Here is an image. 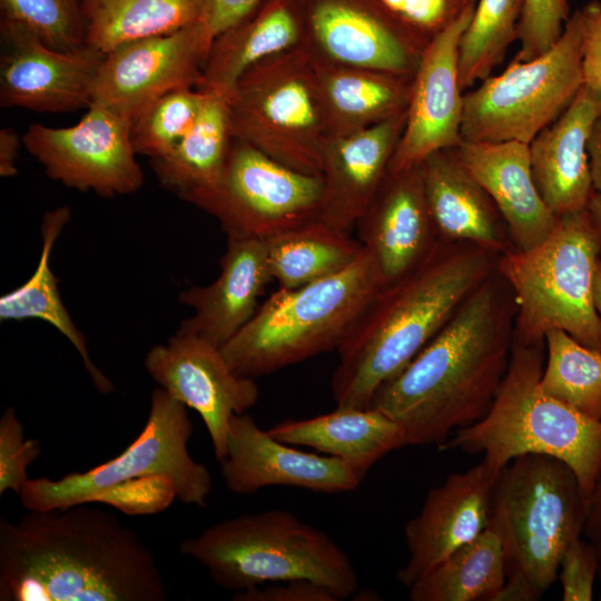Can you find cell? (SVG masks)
Here are the masks:
<instances>
[{"mask_svg": "<svg viewBox=\"0 0 601 601\" xmlns=\"http://www.w3.org/2000/svg\"><path fill=\"white\" fill-rule=\"evenodd\" d=\"M265 242L269 273L280 288H296L335 275L364 250L358 239L318 218Z\"/></svg>", "mask_w": 601, "mask_h": 601, "instance_id": "33", "label": "cell"}, {"mask_svg": "<svg viewBox=\"0 0 601 601\" xmlns=\"http://www.w3.org/2000/svg\"><path fill=\"white\" fill-rule=\"evenodd\" d=\"M583 538L592 544L597 552L599 560L598 580L601 582V469L587 499Z\"/></svg>", "mask_w": 601, "mask_h": 601, "instance_id": "45", "label": "cell"}, {"mask_svg": "<svg viewBox=\"0 0 601 601\" xmlns=\"http://www.w3.org/2000/svg\"><path fill=\"white\" fill-rule=\"evenodd\" d=\"M0 105L36 112L88 108L105 53L49 48L22 24L1 19Z\"/></svg>", "mask_w": 601, "mask_h": 601, "instance_id": "17", "label": "cell"}, {"mask_svg": "<svg viewBox=\"0 0 601 601\" xmlns=\"http://www.w3.org/2000/svg\"><path fill=\"white\" fill-rule=\"evenodd\" d=\"M179 550L201 564L217 585L236 592L303 579L343 600L358 587L354 565L335 541L286 510L226 519L181 541Z\"/></svg>", "mask_w": 601, "mask_h": 601, "instance_id": "7", "label": "cell"}, {"mask_svg": "<svg viewBox=\"0 0 601 601\" xmlns=\"http://www.w3.org/2000/svg\"><path fill=\"white\" fill-rule=\"evenodd\" d=\"M227 102L234 138L284 166L321 176L331 138L316 65L304 47L249 68Z\"/></svg>", "mask_w": 601, "mask_h": 601, "instance_id": "10", "label": "cell"}, {"mask_svg": "<svg viewBox=\"0 0 601 601\" xmlns=\"http://www.w3.org/2000/svg\"><path fill=\"white\" fill-rule=\"evenodd\" d=\"M587 496L573 471L542 454L499 473L490 525L503 548L506 581L496 601H536L558 579L566 549L583 536Z\"/></svg>", "mask_w": 601, "mask_h": 601, "instance_id": "4", "label": "cell"}, {"mask_svg": "<svg viewBox=\"0 0 601 601\" xmlns=\"http://www.w3.org/2000/svg\"><path fill=\"white\" fill-rule=\"evenodd\" d=\"M22 138L13 128L0 130V176L13 177L18 173L17 160Z\"/></svg>", "mask_w": 601, "mask_h": 601, "instance_id": "46", "label": "cell"}, {"mask_svg": "<svg viewBox=\"0 0 601 601\" xmlns=\"http://www.w3.org/2000/svg\"><path fill=\"white\" fill-rule=\"evenodd\" d=\"M593 303L601 319V258L599 259L593 280Z\"/></svg>", "mask_w": 601, "mask_h": 601, "instance_id": "49", "label": "cell"}, {"mask_svg": "<svg viewBox=\"0 0 601 601\" xmlns=\"http://www.w3.org/2000/svg\"><path fill=\"white\" fill-rule=\"evenodd\" d=\"M380 2L385 7L388 12H391L395 18L401 21V13L403 10L404 0H380Z\"/></svg>", "mask_w": 601, "mask_h": 601, "instance_id": "50", "label": "cell"}, {"mask_svg": "<svg viewBox=\"0 0 601 601\" xmlns=\"http://www.w3.org/2000/svg\"><path fill=\"white\" fill-rule=\"evenodd\" d=\"M219 463L226 487L236 494L272 485L342 493L356 490L364 479L341 459L303 452L273 437L248 413L230 418Z\"/></svg>", "mask_w": 601, "mask_h": 601, "instance_id": "19", "label": "cell"}, {"mask_svg": "<svg viewBox=\"0 0 601 601\" xmlns=\"http://www.w3.org/2000/svg\"><path fill=\"white\" fill-rule=\"evenodd\" d=\"M303 47L321 62L414 76L426 41L358 0H314Z\"/></svg>", "mask_w": 601, "mask_h": 601, "instance_id": "18", "label": "cell"}, {"mask_svg": "<svg viewBox=\"0 0 601 601\" xmlns=\"http://www.w3.org/2000/svg\"><path fill=\"white\" fill-rule=\"evenodd\" d=\"M497 274V273H496ZM493 274L461 304L424 348L375 394L407 445H443L490 410L509 367L515 306Z\"/></svg>", "mask_w": 601, "mask_h": 601, "instance_id": "2", "label": "cell"}, {"mask_svg": "<svg viewBox=\"0 0 601 601\" xmlns=\"http://www.w3.org/2000/svg\"><path fill=\"white\" fill-rule=\"evenodd\" d=\"M71 218L68 206L47 211L41 221L42 248L36 270L18 288L0 298L1 321L37 318L58 329L77 349L95 387L112 392L111 381L91 361L83 334L73 323L60 297L58 280L50 267L53 245Z\"/></svg>", "mask_w": 601, "mask_h": 601, "instance_id": "30", "label": "cell"}, {"mask_svg": "<svg viewBox=\"0 0 601 601\" xmlns=\"http://www.w3.org/2000/svg\"><path fill=\"white\" fill-rule=\"evenodd\" d=\"M322 176L308 175L231 138L217 180L181 199L213 216L227 237L268 239L319 216Z\"/></svg>", "mask_w": 601, "mask_h": 601, "instance_id": "12", "label": "cell"}, {"mask_svg": "<svg viewBox=\"0 0 601 601\" xmlns=\"http://www.w3.org/2000/svg\"><path fill=\"white\" fill-rule=\"evenodd\" d=\"M421 170L440 240L473 244L497 256L511 249L496 207L460 162L454 148L431 154Z\"/></svg>", "mask_w": 601, "mask_h": 601, "instance_id": "26", "label": "cell"}, {"mask_svg": "<svg viewBox=\"0 0 601 601\" xmlns=\"http://www.w3.org/2000/svg\"><path fill=\"white\" fill-rule=\"evenodd\" d=\"M187 406L161 387L151 392L146 424L137 439L118 456L82 473L61 479H28L20 490L28 511L65 509L81 503H124L129 490L174 492L186 504L205 506L213 490L207 467L187 449L193 423Z\"/></svg>", "mask_w": 601, "mask_h": 601, "instance_id": "8", "label": "cell"}, {"mask_svg": "<svg viewBox=\"0 0 601 601\" xmlns=\"http://www.w3.org/2000/svg\"><path fill=\"white\" fill-rule=\"evenodd\" d=\"M37 440L24 439V430L16 408L9 406L0 417V494L13 491L18 495L28 481L27 469L40 455Z\"/></svg>", "mask_w": 601, "mask_h": 601, "instance_id": "40", "label": "cell"}, {"mask_svg": "<svg viewBox=\"0 0 601 601\" xmlns=\"http://www.w3.org/2000/svg\"><path fill=\"white\" fill-rule=\"evenodd\" d=\"M475 3H467L423 49L412 80L405 126L388 173L416 167L431 154L461 144L459 46Z\"/></svg>", "mask_w": 601, "mask_h": 601, "instance_id": "16", "label": "cell"}, {"mask_svg": "<svg viewBox=\"0 0 601 601\" xmlns=\"http://www.w3.org/2000/svg\"><path fill=\"white\" fill-rule=\"evenodd\" d=\"M314 61L331 140L407 109L413 76Z\"/></svg>", "mask_w": 601, "mask_h": 601, "instance_id": "29", "label": "cell"}, {"mask_svg": "<svg viewBox=\"0 0 601 601\" xmlns=\"http://www.w3.org/2000/svg\"><path fill=\"white\" fill-rule=\"evenodd\" d=\"M1 19L22 24L49 48L70 51L85 46L80 0H0Z\"/></svg>", "mask_w": 601, "mask_h": 601, "instance_id": "38", "label": "cell"}, {"mask_svg": "<svg viewBox=\"0 0 601 601\" xmlns=\"http://www.w3.org/2000/svg\"><path fill=\"white\" fill-rule=\"evenodd\" d=\"M542 345L514 341L508 371L487 413L455 431L439 449L482 453L483 461L497 471L525 454L552 456L573 471L588 499L601 469V420L542 390Z\"/></svg>", "mask_w": 601, "mask_h": 601, "instance_id": "5", "label": "cell"}, {"mask_svg": "<svg viewBox=\"0 0 601 601\" xmlns=\"http://www.w3.org/2000/svg\"><path fill=\"white\" fill-rule=\"evenodd\" d=\"M236 601H338L329 588L311 580L274 582L237 591Z\"/></svg>", "mask_w": 601, "mask_h": 601, "instance_id": "42", "label": "cell"}, {"mask_svg": "<svg viewBox=\"0 0 601 601\" xmlns=\"http://www.w3.org/2000/svg\"><path fill=\"white\" fill-rule=\"evenodd\" d=\"M582 12V86L601 97V3L592 1Z\"/></svg>", "mask_w": 601, "mask_h": 601, "instance_id": "43", "label": "cell"}, {"mask_svg": "<svg viewBox=\"0 0 601 601\" xmlns=\"http://www.w3.org/2000/svg\"><path fill=\"white\" fill-rule=\"evenodd\" d=\"M587 210L591 218V221L598 231L600 242H601V194L593 191L589 203L587 205Z\"/></svg>", "mask_w": 601, "mask_h": 601, "instance_id": "48", "label": "cell"}, {"mask_svg": "<svg viewBox=\"0 0 601 601\" xmlns=\"http://www.w3.org/2000/svg\"><path fill=\"white\" fill-rule=\"evenodd\" d=\"M454 151L493 201L515 249L530 250L552 234L558 217L542 200L533 181L529 144L462 139Z\"/></svg>", "mask_w": 601, "mask_h": 601, "instance_id": "23", "label": "cell"}, {"mask_svg": "<svg viewBox=\"0 0 601 601\" xmlns=\"http://www.w3.org/2000/svg\"><path fill=\"white\" fill-rule=\"evenodd\" d=\"M355 229L383 286L417 267L440 240L428 210L421 165L387 173Z\"/></svg>", "mask_w": 601, "mask_h": 601, "instance_id": "21", "label": "cell"}, {"mask_svg": "<svg viewBox=\"0 0 601 601\" xmlns=\"http://www.w3.org/2000/svg\"><path fill=\"white\" fill-rule=\"evenodd\" d=\"M569 1V0H568Z\"/></svg>", "mask_w": 601, "mask_h": 601, "instance_id": "51", "label": "cell"}, {"mask_svg": "<svg viewBox=\"0 0 601 601\" xmlns=\"http://www.w3.org/2000/svg\"><path fill=\"white\" fill-rule=\"evenodd\" d=\"M91 503L0 518V601H164L144 540Z\"/></svg>", "mask_w": 601, "mask_h": 601, "instance_id": "1", "label": "cell"}, {"mask_svg": "<svg viewBox=\"0 0 601 601\" xmlns=\"http://www.w3.org/2000/svg\"><path fill=\"white\" fill-rule=\"evenodd\" d=\"M144 365L159 387L200 415L220 462L226 455L230 418L258 401L255 378L237 375L219 346L179 331L165 344L152 346Z\"/></svg>", "mask_w": 601, "mask_h": 601, "instance_id": "15", "label": "cell"}, {"mask_svg": "<svg viewBox=\"0 0 601 601\" xmlns=\"http://www.w3.org/2000/svg\"><path fill=\"white\" fill-rule=\"evenodd\" d=\"M601 242L585 209L558 217L552 234L530 250L499 255L496 273L509 286L515 309L514 341L544 343L561 329L601 352V319L593 303V280Z\"/></svg>", "mask_w": 601, "mask_h": 601, "instance_id": "9", "label": "cell"}, {"mask_svg": "<svg viewBox=\"0 0 601 601\" xmlns=\"http://www.w3.org/2000/svg\"><path fill=\"white\" fill-rule=\"evenodd\" d=\"M582 12L575 10L554 46L542 56L512 60L463 95V140L530 144L571 104L582 87Z\"/></svg>", "mask_w": 601, "mask_h": 601, "instance_id": "11", "label": "cell"}, {"mask_svg": "<svg viewBox=\"0 0 601 601\" xmlns=\"http://www.w3.org/2000/svg\"><path fill=\"white\" fill-rule=\"evenodd\" d=\"M205 93L196 88L171 91L157 99L132 124L131 141L137 155L150 160L169 155L194 125Z\"/></svg>", "mask_w": 601, "mask_h": 601, "instance_id": "37", "label": "cell"}, {"mask_svg": "<svg viewBox=\"0 0 601 601\" xmlns=\"http://www.w3.org/2000/svg\"><path fill=\"white\" fill-rule=\"evenodd\" d=\"M558 578L563 601L592 600L594 582L599 579V560L594 548L583 536L564 552Z\"/></svg>", "mask_w": 601, "mask_h": 601, "instance_id": "41", "label": "cell"}, {"mask_svg": "<svg viewBox=\"0 0 601 601\" xmlns=\"http://www.w3.org/2000/svg\"><path fill=\"white\" fill-rule=\"evenodd\" d=\"M305 22L286 0L259 3L214 38L196 89L227 98L237 80L266 58L303 47Z\"/></svg>", "mask_w": 601, "mask_h": 601, "instance_id": "27", "label": "cell"}, {"mask_svg": "<svg viewBox=\"0 0 601 601\" xmlns=\"http://www.w3.org/2000/svg\"><path fill=\"white\" fill-rule=\"evenodd\" d=\"M267 432L284 443L341 459L363 477L380 459L407 445L402 426L374 407L337 406L311 418L285 420Z\"/></svg>", "mask_w": 601, "mask_h": 601, "instance_id": "28", "label": "cell"}, {"mask_svg": "<svg viewBox=\"0 0 601 601\" xmlns=\"http://www.w3.org/2000/svg\"><path fill=\"white\" fill-rule=\"evenodd\" d=\"M405 121L406 110L327 142L322 159L318 219L352 234L388 173Z\"/></svg>", "mask_w": 601, "mask_h": 601, "instance_id": "22", "label": "cell"}, {"mask_svg": "<svg viewBox=\"0 0 601 601\" xmlns=\"http://www.w3.org/2000/svg\"><path fill=\"white\" fill-rule=\"evenodd\" d=\"M87 109L70 127L29 126L22 145L49 178L67 187L101 197L136 193L144 173L131 141L132 121L100 102Z\"/></svg>", "mask_w": 601, "mask_h": 601, "instance_id": "13", "label": "cell"}, {"mask_svg": "<svg viewBox=\"0 0 601 601\" xmlns=\"http://www.w3.org/2000/svg\"><path fill=\"white\" fill-rule=\"evenodd\" d=\"M569 17L568 0H523L518 24L520 49L513 60L528 61L549 51Z\"/></svg>", "mask_w": 601, "mask_h": 601, "instance_id": "39", "label": "cell"}, {"mask_svg": "<svg viewBox=\"0 0 601 601\" xmlns=\"http://www.w3.org/2000/svg\"><path fill=\"white\" fill-rule=\"evenodd\" d=\"M506 581L501 540L489 526L408 589L412 601H496Z\"/></svg>", "mask_w": 601, "mask_h": 601, "instance_id": "34", "label": "cell"}, {"mask_svg": "<svg viewBox=\"0 0 601 601\" xmlns=\"http://www.w3.org/2000/svg\"><path fill=\"white\" fill-rule=\"evenodd\" d=\"M364 248V247H363ZM383 287L368 253L344 270L296 288H278L220 348L239 376L257 378L338 348Z\"/></svg>", "mask_w": 601, "mask_h": 601, "instance_id": "6", "label": "cell"}, {"mask_svg": "<svg viewBox=\"0 0 601 601\" xmlns=\"http://www.w3.org/2000/svg\"><path fill=\"white\" fill-rule=\"evenodd\" d=\"M495 254L439 240L430 255L372 298L337 348L331 387L337 406L368 408L494 270Z\"/></svg>", "mask_w": 601, "mask_h": 601, "instance_id": "3", "label": "cell"}, {"mask_svg": "<svg viewBox=\"0 0 601 601\" xmlns=\"http://www.w3.org/2000/svg\"><path fill=\"white\" fill-rule=\"evenodd\" d=\"M85 45L107 53L203 20L205 0H80Z\"/></svg>", "mask_w": 601, "mask_h": 601, "instance_id": "32", "label": "cell"}, {"mask_svg": "<svg viewBox=\"0 0 601 601\" xmlns=\"http://www.w3.org/2000/svg\"><path fill=\"white\" fill-rule=\"evenodd\" d=\"M601 97L581 87L569 107L529 144L536 189L556 216L587 208L593 194L588 140Z\"/></svg>", "mask_w": 601, "mask_h": 601, "instance_id": "25", "label": "cell"}, {"mask_svg": "<svg viewBox=\"0 0 601 601\" xmlns=\"http://www.w3.org/2000/svg\"><path fill=\"white\" fill-rule=\"evenodd\" d=\"M542 390L580 413L601 420V352L561 329L544 335Z\"/></svg>", "mask_w": 601, "mask_h": 601, "instance_id": "35", "label": "cell"}, {"mask_svg": "<svg viewBox=\"0 0 601 601\" xmlns=\"http://www.w3.org/2000/svg\"><path fill=\"white\" fill-rule=\"evenodd\" d=\"M260 0H205L203 23L209 39L237 23L250 12Z\"/></svg>", "mask_w": 601, "mask_h": 601, "instance_id": "44", "label": "cell"}, {"mask_svg": "<svg viewBox=\"0 0 601 601\" xmlns=\"http://www.w3.org/2000/svg\"><path fill=\"white\" fill-rule=\"evenodd\" d=\"M270 280L266 242L227 237L217 278L209 285L190 286L179 293L178 302L191 307L194 314L177 331L221 347L254 316Z\"/></svg>", "mask_w": 601, "mask_h": 601, "instance_id": "24", "label": "cell"}, {"mask_svg": "<svg viewBox=\"0 0 601 601\" xmlns=\"http://www.w3.org/2000/svg\"><path fill=\"white\" fill-rule=\"evenodd\" d=\"M523 0H479L459 46L460 86L467 89L491 76L518 39Z\"/></svg>", "mask_w": 601, "mask_h": 601, "instance_id": "36", "label": "cell"}, {"mask_svg": "<svg viewBox=\"0 0 601 601\" xmlns=\"http://www.w3.org/2000/svg\"><path fill=\"white\" fill-rule=\"evenodd\" d=\"M204 93L199 114L188 132L169 155L150 160L160 185L180 198L217 180L233 138L227 98Z\"/></svg>", "mask_w": 601, "mask_h": 601, "instance_id": "31", "label": "cell"}, {"mask_svg": "<svg viewBox=\"0 0 601 601\" xmlns=\"http://www.w3.org/2000/svg\"><path fill=\"white\" fill-rule=\"evenodd\" d=\"M588 155L593 189L601 194V114L597 118L588 140Z\"/></svg>", "mask_w": 601, "mask_h": 601, "instance_id": "47", "label": "cell"}, {"mask_svg": "<svg viewBox=\"0 0 601 601\" xmlns=\"http://www.w3.org/2000/svg\"><path fill=\"white\" fill-rule=\"evenodd\" d=\"M499 473L482 460L464 472L451 473L441 485L428 490L421 511L404 526L408 559L397 570L398 582L410 588L489 526Z\"/></svg>", "mask_w": 601, "mask_h": 601, "instance_id": "20", "label": "cell"}, {"mask_svg": "<svg viewBox=\"0 0 601 601\" xmlns=\"http://www.w3.org/2000/svg\"><path fill=\"white\" fill-rule=\"evenodd\" d=\"M210 45L203 20L122 45L104 55L92 101L112 108L134 124L162 96L197 87Z\"/></svg>", "mask_w": 601, "mask_h": 601, "instance_id": "14", "label": "cell"}]
</instances>
